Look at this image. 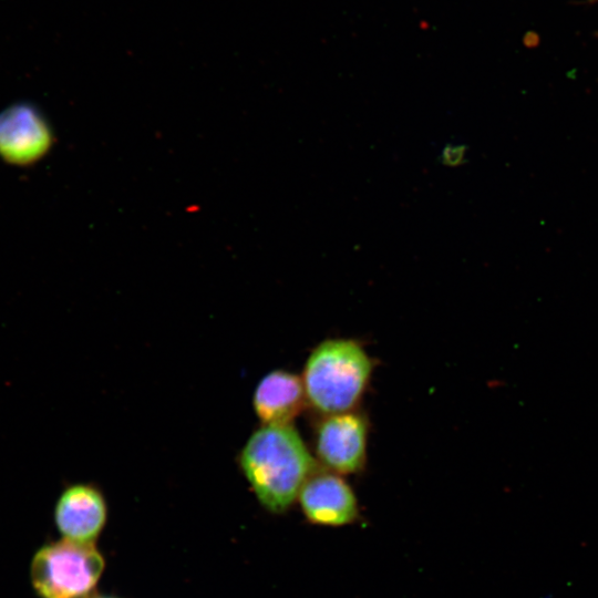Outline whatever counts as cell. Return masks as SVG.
Segmentation results:
<instances>
[{"mask_svg":"<svg viewBox=\"0 0 598 598\" xmlns=\"http://www.w3.org/2000/svg\"><path fill=\"white\" fill-rule=\"evenodd\" d=\"M239 466L260 505L283 514L298 499L316 462L291 424H264L245 443Z\"/></svg>","mask_w":598,"mask_h":598,"instance_id":"obj_1","label":"cell"},{"mask_svg":"<svg viewBox=\"0 0 598 598\" xmlns=\"http://www.w3.org/2000/svg\"><path fill=\"white\" fill-rule=\"evenodd\" d=\"M371 371V359L358 342L326 340L312 350L303 369L307 402L327 415L350 412L362 396Z\"/></svg>","mask_w":598,"mask_h":598,"instance_id":"obj_2","label":"cell"},{"mask_svg":"<svg viewBox=\"0 0 598 598\" xmlns=\"http://www.w3.org/2000/svg\"><path fill=\"white\" fill-rule=\"evenodd\" d=\"M104 569L105 558L95 544L61 538L34 553L30 578L39 598H90Z\"/></svg>","mask_w":598,"mask_h":598,"instance_id":"obj_3","label":"cell"},{"mask_svg":"<svg viewBox=\"0 0 598 598\" xmlns=\"http://www.w3.org/2000/svg\"><path fill=\"white\" fill-rule=\"evenodd\" d=\"M367 423L355 413L327 415L319 425L316 453L319 461L337 474H353L364 465Z\"/></svg>","mask_w":598,"mask_h":598,"instance_id":"obj_4","label":"cell"},{"mask_svg":"<svg viewBox=\"0 0 598 598\" xmlns=\"http://www.w3.org/2000/svg\"><path fill=\"white\" fill-rule=\"evenodd\" d=\"M298 503L305 518L317 526L342 527L359 517L358 499L337 473L316 471L303 484Z\"/></svg>","mask_w":598,"mask_h":598,"instance_id":"obj_5","label":"cell"},{"mask_svg":"<svg viewBox=\"0 0 598 598\" xmlns=\"http://www.w3.org/2000/svg\"><path fill=\"white\" fill-rule=\"evenodd\" d=\"M109 516L106 499L99 487L89 483L66 486L59 495L53 519L62 538L95 544Z\"/></svg>","mask_w":598,"mask_h":598,"instance_id":"obj_6","label":"cell"},{"mask_svg":"<svg viewBox=\"0 0 598 598\" xmlns=\"http://www.w3.org/2000/svg\"><path fill=\"white\" fill-rule=\"evenodd\" d=\"M306 401L301 379L285 370H274L258 382L252 405L264 424H290Z\"/></svg>","mask_w":598,"mask_h":598,"instance_id":"obj_7","label":"cell"},{"mask_svg":"<svg viewBox=\"0 0 598 598\" xmlns=\"http://www.w3.org/2000/svg\"><path fill=\"white\" fill-rule=\"evenodd\" d=\"M50 144L45 124L31 110L13 109L0 116V151L13 162L38 158Z\"/></svg>","mask_w":598,"mask_h":598,"instance_id":"obj_8","label":"cell"},{"mask_svg":"<svg viewBox=\"0 0 598 598\" xmlns=\"http://www.w3.org/2000/svg\"><path fill=\"white\" fill-rule=\"evenodd\" d=\"M467 147L463 144H446L441 152L440 162L443 165L455 167L465 163Z\"/></svg>","mask_w":598,"mask_h":598,"instance_id":"obj_9","label":"cell"},{"mask_svg":"<svg viewBox=\"0 0 598 598\" xmlns=\"http://www.w3.org/2000/svg\"><path fill=\"white\" fill-rule=\"evenodd\" d=\"M90 598H120V597H115V596H111V595H97V594H94Z\"/></svg>","mask_w":598,"mask_h":598,"instance_id":"obj_10","label":"cell"},{"mask_svg":"<svg viewBox=\"0 0 598 598\" xmlns=\"http://www.w3.org/2000/svg\"><path fill=\"white\" fill-rule=\"evenodd\" d=\"M588 3H596L598 0H587Z\"/></svg>","mask_w":598,"mask_h":598,"instance_id":"obj_11","label":"cell"},{"mask_svg":"<svg viewBox=\"0 0 598 598\" xmlns=\"http://www.w3.org/2000/svg\"><path fill=\"white\" fill-rule=\"evenodd\" d=\"M598 35V34H597Z\"/></svg>","mask_w":598,"mask_h":598,"instance_id":"obj_12","label":"cell"}]
</instances>
